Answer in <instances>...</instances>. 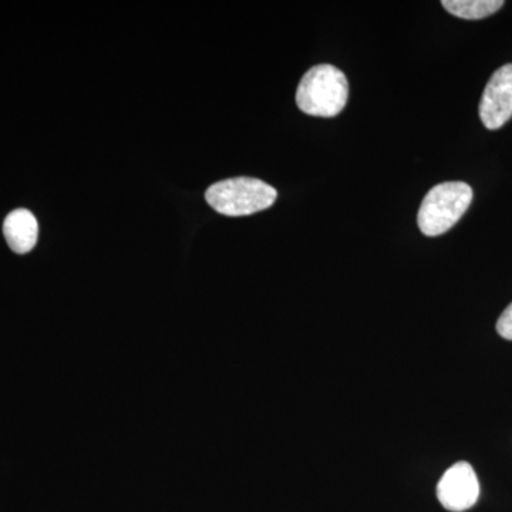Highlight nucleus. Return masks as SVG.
Here are the masks:
<instances>
[{
  "label": "nucleus",
  "instance_id": "obj_1",
  "mask_svg": "<svg viewBox=\"0 0 512 512\" xmlns=\"http://www.w3.org/2000/svg\"><path fill=\"white\" fill-rule=\"evenodd\" d=\"M349 83L338 67L319 64L303 74L296 92V104L315 117H336L345 109Z\"/></svg>",
  "mask_w": 512,
  "mask_h": 512
},
{
  "label": "nucleus",
  "instance_id": "obj_2",
  "mask_svg": "<svg viewBox=\"0 0 512 512\" xmlns=\"http://www.w3.org/2000/svg\"><path fill=\"white\" fill-rule=\"evenodd\" d=\"M473 201V190L470 185L461 181H450L436 185L427 192L420 205V231L426 237H439L454 227L466 214Z\"/></svg>",
  "mask_w": 512,
  "mask_h": 512
},
{
  "label": "nucleus",
  "instance_id": "obj_3",
  "mask_svg": "<svg viewBox=\"0 0 512 512\" xmlns=\"http://www.w3.org/2000/svg\"><path fill=\"white\" fill-rule=\"evenodd\" d=\"M278 192L272 185L251 177L229 178L205 192L208 204L228 217H244L272 207Z\"/></svg>",
  "mask_w": 512,
  "mask_h": 512
},
{
  "label": "nucleus",
  "instance_id": "obj_4",
  "mask_svg": "<svg viewBox=\"0 0 512 512\" xmlns=\"http://www.w3.org/2000/svg\"><path fill=\"white\" fill-rule=\"evenodd\" d=\"M480 497V483L473 466L466 461L448 468L437 484V498L448 511L463 512L474 507Z\"/></svg>",
  "mask_w": 512,
  "mask_h": 512
},
{
  "label": "nucleus",
  "instance_id": "obj_5",
  "mask_svg": "<svg viewBox=\"0 0 512 512\" xmlns=\"http://www.w3.org/2000/svg\"><path fill=\"white\" fill-rule=\"evenodd\" d=\"M485 128L498 130L512 117V63L500 67L485 86L480 101Z\"/></svg>",
  "mask_w": 512,
  "mask_h": 512
},
{
  "label": "nucleus",
  "instance_id": "obj_6",
  "mask_svg": "<svg viewBox=\"0 0 512 512\" xmlns=\"http://www.w3.org/2000/svg\"><path fill=\"white\" fill-rule=\"evenodd\" d=\"M3 234L13 252L20 255L28 254L35 248L39 224L32 212L15 210L6 217Z\"/></svg>",
  "mask_w": 512,
  "mask_h": 512
},
{
  "label": "nucleus",
  "instance_id": "obj_7",
  "mask_svg": "<svg viewBox=\"0 0 512 512\" xmlns=\"http://www.w3.org/2000/svg\"><path fill=\"white\" fill-rule=\"evenodd\" d=\"M441 5L460 19L478 20L494 15L504 6L503 0H443Z\"/></svg>",
  "mask_w": 512,
  "mask_h": 512
},
{
  "label": "nucleus",
  "instance_id": "obj_8",
  "mask_svg": "<svg viewBox=\"0 0 512 512\" xmlns=\"http://www.w3.org/2000/svg\"><path fill=\"white\" fill-rule=\"evenodd\" d=\"M497 332L501 338L512 340V303L501 313L497 322Z\"/></svg>",
  "mask_w": 512,
  "mask_h": 512
}]
</instances>
